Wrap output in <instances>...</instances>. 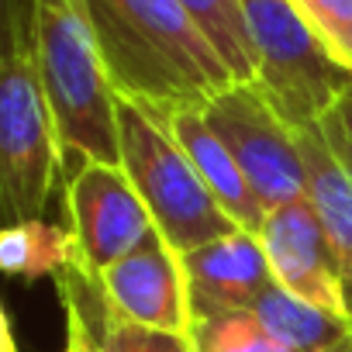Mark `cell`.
Returning <instances> with one entry per match:
<instances>
[{
  "mask_svg": "<svg viewBox=\"0 0 352 352\" xmlns=\"http://www.w3.org/2000/svg\"><path fill=\"white\" fill-rule=\"evenodd\" d=\"M52 283H56V290L63 297V311H66V345H63V352H111L107 335H104L107 304H104L100 280L83 273L73 263Z\"/></svg>",
  "mask_w": 352,
  "mask_h": 352,
  "instance_id": "16",
  "label": "cell"
},
{
  "mask_svg": "<svg viewBox=\"0 0 352 352\" xmlns=\"http://www.w3.org/2000/svg\"><path fill=\"white\" fill-rule=\"evenodd\" d=\"M204 121L225 142L266 211L307 197V166L290 131L252 83H232L208 107Z\"/></svg>",
  "mask_w": 352,
  "mask_h": 352,
  "instance_id": "6",
  "label": "cell"
},
{
  "mask_svg": "<svg viewBox=\"0 0 352 352\" xmlns=\"http://www.w3.org/2000/svg\"><path fill=\"white\" fill-rule=\"evenodd\" d=\"M184 259L190 318L208 321L221 314L252 311L259 294L273 283L266 252L252 232H232L211 245H201Z\"/></svg>",
  "mask_w": 352,
  "mask_h": 352,
  "instance_id": "10",
  "label": "cell"
},
{
  "mask_svg": "<svg viewBox=\"0 0 352 352\" xmlns=\"http://www.w3.org/2000/svg\"><path fill=\"white\" fill-rule=\"evenodd\" d=\"M0 328H11V321H8V314H4V304H0Z\"/></svg>",
  "mask_w": 352,
  "mask_h": 352,
  "instance_id": "24",
  "label": "cell"
},
{
  "mask_svg": "<svg viewBox=\"0 0 352 352\" xmlns=\"http://www.w3.org/2000/svg\"><path fill=\"white\" fill-rule=\"evenodd\" d=\"M297 142H300V155L307 166V201L314 208L321 235L338 266L342 300L352 321V176L331 155L318 128L297 131Z\"/></svg>",
  "mask_w": 352,
  "mask_h": 352,
  "instance_id": "12",
  "label": "cell"
},
{
  "mask_svg": "<svg viewBox=\"0 0 352 352\" xmlns=\"http://www.w3.org/2000/svg\"><path fill=\"white\" fill-rule=\"evenodd\" d=\"M184 11L194 18V25L204 32L211 49L221 56L235 83L256 80V52L245 25L242 0H180Z\"/></svg>",
  "mask_w": 352,
  "mask_h": 352,
  "instance_id": "15",
  "label": "cell"
},
{
  "mask_svg": "<svg viewBox=\"0 0 352 352\" xmlns=\"http://www.w3.org/2000/svg\"><path fill=\"white\" fill-rule=\"evenodd\" d=\"M28 52L63 152V176L83 162H118V94L83 0H28Z\"/></svg>",
  "mask_w": 352,
  "mask_h": 352,
  "instance_id": "2",
  "label": "cell"
},
{
  "mask_svg": "<svg viewBox=\"0 0 352 352\" xmlns=\"http://www.w3.org/2000/svg\"><path fill=\"white\" fill-rule=\"evenodd\" d=\"M107 311L135 328L187 335L194 328L184 259L159 232H152L131 256L97 276Z\"/></svg>",
  "mask_w": 352,
  "mask_h": 352,
  "instance_id": "8",
  "label": "cell"
},
{
  "mask_svg": "<svg viewBox=\"0 0 352 352\" xmlns=\"http://www.w3.org/2000/svg\"><path fill=\"white\" fill-rule=\"evenodd\" d=\"M318 131H321L324 145L331 148V155H335V159L349 169V176H352V90H345V94L335 100V107L321 118Z\"/></svg>",
  "mask_w": 352,
  "mask_h": 352,
  "instance_id": "20",
  "label": "cell"
},
{
  "mask_svg": "<svg viewBox=\"0 0 352 352\" xmlns=\"http://www.w3.org/2000/svg\"><path fill=\"white\" fill-rule=\"evenodd\" d=\"M166 121H169L173 138L180 142V148L187 152L190 166L197 169L201 184L221 204V211L235 221V228L259 235L263 218H266V208L252 194L245 173L239 169V162L232 159V152L225 148V142L204 121V111H197V107L173 111V114H166Z\"/></svg>",
  "mask_w": 352,
  "mask_h": 352,
  "instance_id": "11",
  "label": "cell"
},
{
  "mask_svg": "<svg viewBox=\"0 0 352 352\" xmlns=\"http://www.w3.org/2000/svg\"><path fill=\"white\" fill-rule=\"evenodd\" d=\"M328 56L352 73V0H287Z\"/></svg>",
  "mask_w": 352,
  "mask_h": 352,
  "instance_id": "18",
  "label": "cell"
},
{
  "mask_svg": "<svg viewBox=\"0 0 352 352\" xmlns=\"http://www.w3.org/2000/svg\"><path fill=\"white\" fill-rule=\"evenodd\" d=\"M190 345L194 352H287L259 328V321L249 311L197 321L190 328Z\"/></svg>",
  "mask_w": 352,
  "mask_h": 352,
  "instance_id": "17",
  "label": "cell"
},
{
  "mask_svg": "<svg viewBox=\"0 0 352 352\" xmlns=\"http://www.w3.org/2000/svg\"><path fill=\"white\" fill-rule=\"evenodd\" d=\"M242 11L256 52L252 87L290 131L318 128L335 100L352 90V73L328 56L287 0H242Z\"/></svg>",
  "mask_w": 352,
  "mask_h": 352,
  "instance_id": "4",
  "label": "cell"
},
{
  "mask_svg": "<svg viewBox=\"0 0 352 352\" xmlns=\"http://www.w3.org/2000/svg\"><path fill=\"white\" fill-rule=\"evenodd\" d=\"M0 352H18V345H14V335H11V328H0Z\"/></svg>",
  "mask_w": 352,
  "mask_h": 352,
  "instance_id": "22",
  "label": "cell"
},
{
  "mask_svg": "<svg viewBox=\"0 0 352 352\" xmlns=\"http://www.w3.org/2000/svg\"><path fill=\"white\" fill-rule=\"evenodd\" d=\"M104 335H107V349L111 352H194V345H190L187 335L145 331V328H135V324L118 321L111 311L104 314Z\"/></svg>",
  "mask_w": 352,
  "mask_h": 352,
  "instance_id": "19",
  "label": "cell"
},
{
  "mask_svg": "<svg viewBox=\"0 0 352 352\" xmlns=\"http://www.w3.org/2000/svg\"><path fill=\"white\" fill-rule=\"evenodd\" d=\"M324 352H352V328H349V335H345L342 342H335V345L324 349Z\"/></svg>",
  "mask_w": 352,
  "mask_h": 352,
  "instance_id": "23",
  "label": "cell"
},
{
  "mask_svg": "<svg viewBox=\"0 0 352 352\" xmlns=\"http://www.w3.org/2000/svg\"><path fill=\"white\" fill-rule=\"evenodd\" d=\"M118 97L162 118L204 111L235 80L180 0H83Z\"/></svg>",
  "mask_w": 352,
  "mask_h": 352,
  "instance_id": "1",
  "label": "cell"
},
{
  "mask_svg": "<svg viewBox=\"0 0 352 352\" xmlns=\"http://www.w3.org/2000/svg\"><path fill=\"white\" fill-rule=\"evenodd\" d=\"M76 263V245L69 228L38 221L0 225V273L14 280H56L66 266Z\"/></svg>",
  "mask_w": 352,
  "mask_h": 352,
  "instance_id": "14",
  "label": "cell"
},
{
  "mask_svg": "<svg viewBox=\"0 0 352 352\" xmlns=\"http://www.w3.org/2000/svg\"><path fill=\"white\" fill-rule=\"evenodd\" d=\"M28 52V0H0V66Z\"/></svg>",
  "mask_w": 352,
  "mask_h": 352,
  "instance_id": "21",
  "label": "cell"
},
{
  "mask_svg": "<svg viewBox=\"0 0 352 352\" xmlns=\"http://www.w3.org/2000/svg\"><path fill=\"white\" fill-rule=\"evenodd\" d=\"M66 218L76 266L90 276L107 273L155 232L121 162H83L66 176Z\"/></svg>",
  "mask_w": 352,
  "mask_h": 352,
  "instance_id": "7",
  "label": "cell"
},
{
  "mask_svg": "<svg viewBox=\"0 0 352 352\" xmlns=\"http://www.w3.org/2000/svg\"><path fill=\"white\" fill-rule=\"evenodd\" d=\"M256 239L266 252L276 287H283L287 294H294L307 304H318L331 314L349 318L345 300H342L338 266L331 259V249L321 235V225H318L307 197L266 211Z\"/></svg>",
  "mask_w": 352,
  "mask_h": 352,
  "instance_id": "9",
  "label": "cell"
},
{
  "mask_svg": "<svg viewBox=\"0 0 352 352\" xmlns=\"http://www.w3.org/2000/svg\"><path fill=\"white\" fill-rule=\"evenodd\" d=\"M249 314L287 352H324L335 342H342L349 335V328H352L349 318L331 314V311H324L318 304H307V300L287 294L276 283H270L259 294V300L252 304Z\"/></svg>",
  "mask_w": 352,
  "mask_h": 352,
  "instance_id": "13",
  "label": "cell"
},
{
  "mask_svg": "<svg viewBox=\"0 0 352 352\" xmlns=\"http://www.w3.org/2000/svg\"><path fill=\"white\" fill-rule=\"evenodd\" d=\"M118 162L155 232L180 256L242 232L201 184L187 152L173 138L169 121L124 97H118Z\"/></svg>",
  "mask_w": 352,
  "mask_h": 352,
  "instance_id": "3",
  "label": "cell"
},
{
  "mask_svg": "<svg viewBox=\"0 0 352 352\" xmlns=\"http://www.w3.org/2000/svg\"><path fill=\"white\" fill-rule=\"evenodd\" d=\"M63 176L56 121L32 52L0 66V225L38 221Z\"/></svg>",
  "mask_w": 352,
  "mask_h": 352,
  "instance_id": "5",
  "label": "cell"
}]
</instances>
